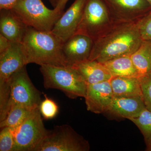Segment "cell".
Listing matches in <instances>:
<instances>
[{"mask_svg":"<svg viewBox=\"0 0 151 151\" xmlns=\"http://www.w3.org/2000/svg\"><path fill=\"white\" fill-rule=\"evenodd\" d=\"M146 108L141 97H114L108 112L130 120L139 116Z\"/></svg>","mask_w":151,"mask_h":151,"instance_id":"cell-15","label":"cell"},{"mask_svg":"<svg viewBox=\"0 0 151 151\" xmlns=\"http://www.w3.org/2000/svg\"><path fill=\"white\" fill-rule=\"evenodd\" d=\"M49 1L51 3L53 7H55L57 3V0H49Z\"/></svg>","mask_w":151,"mask_h":151,"instance_id":"cell-30","label":"cell"},{"mask_svg":"<svg viewBox=\"0 0 151 151\" xmlns=\"http://www.w3.org/2000/svg\"><path fill=\"white\" fill-rule=\"evenodd\" d=\"M11 10L28 27L42 32L51 31L64 12L47 8L41 0H18Z\"/></svg>","mask_w":151,"mask_h":151,"instance_id":"cell-4","label":"cell"},{"mask_svg":"<svg viewBox=\"0 0 151 151\" xmlns=\"http://www.w3.org/2000/svg\"><path fill=\"white\" fill-rule=\"evenodd\" d=\"M22 44L27 65H67L63 54V42L51 31L28 27Z\"/></svg>","mask_w":151,"mask_h":151,"instance_id":"cell-2","label":"cell"},{"mask_svg":"<svg viewBox=\"0 0 151 151\" xmlns=\"http://www.w3.org/2000/svg\"><path fill=\"white\" fill-rule=\"evenodd\" d=\"M11 43L6 38L0 34V53L6 51L9 47Z\"/></svg>","mask_w":151,"mask_h":151,"instance_id":"cell-27","label":"cell"},{"mask_svg":"<svg viewBox=\"0 0 151 151\" xmlns=\"http://www.w3.org/2000/svg\"><path fill=\"white\" fill-rule=\"evenodd\" d=\"M18 0H0V9H11Z\"/></svg>","mask_w":151,"mask_h":151,"instance_id":"cell-26","label":"cell"},{"mask_svg":"<svg viewBox=\"0 0 151 151\" xmlns=\"http://www.w3.org/2000/svg\"><path fill=\"white\" fill-rule=\"evenodd\" d=\"M45 99L42 101L40 105L41 114L44 119L46 120L52 119L57 115L59 107L53 100L44 95Z\"/></svg>","mask_w":151,"mask_h":151,"instance_id":"cell-23","label":"cell"},{"mask_svg":"<svg viewBox=\"0 0 151 151\" xmlns=\"http://www.w3.org/2000/svg\"><path fill=\"white\" fill-rule=\"evenodd\" d=\"M33 109L20 105L13 106L8 111L4 119L0 122V128H16L25 120Z\"/></svg>","mask_w":151,"mask_h":151,"instance_id":"cell-20","label":"cell"},{"mask_svg":"<svg viewBox=\"0 0 151 151\" xmlns=\"http://www.w3.org/2000/svg\"><path fill=\"white\" fill-rule=\"evenodd\" d=\"M40 70L46 89H58L70 99L85 97L87 84L73 66L43 65Z\"/></svg>","mask_w":151,"mask_h":151,"instance_id":"cell-3","label":"cell"},{"mask_svg":"<svg viewBox=\"0 0 151 151\" xmlns=\"http://www.w3.org/2000/svg\"><path fill=\"white\" fill-rule=\"evenodd\" d=\"M131 56L139 77L151 75V40H143L139 48Z\"/></svg>","mask_w":151,"mask_h":151,"instance_id":"cell-18","label":"cell"},{"mask_svg":"<svg viewBox=\"0 0 151 151\" xmlns=\"http://www.w3.org/2000/svg\"><path fill=\"white\" fill-rule=\"evenodd\" d=\"M136 24L142 40H151V10Z\"/></svg>","mask_w":151,"mask_h":151,"instance_id":"cell-25","label":"cell"},{"mask_svg":"<svg viewBox=\"0 0 151 151\" xmlns=\"http://www.w3.org/2000/svg\"><path fill=\"white\" fill-rule=\"evenodd\" d=\"M82 76L87 85L110 80L111 72L102 63L89 60L72 65Z\"/></svg>","mask_w":151,"mask_h":151,"instance_id":"cell-16","label":"cell"},{"mask_svg":"<svg viewBox=\"0 0 151 151\" xmlns=\"http://www.w3.org/2000/svg\"><path fill=\"white\" fill-rule=\"evenodd\" d=\"M28 27L11 9L0 12V34L12 42H22Z\"/></svg>","mask_w":151,"mask_h":151,"instance_id":"cell-14","label":"cell"},{"mask_svg":"<svg viewBox=\"0 0 151 151\" xmlns=\"http://www.w3.org/2000/svg\"><path fill=\"white\" fill-rule=\"evenodd\" d=\"M130 120L140 130L145 142L151 139V111L145 108L139 116Z\"/></svg>","mask_w":151,"mask_h":151,"instance_id":"cell-21","label":"cell"},{"mask_svg":"<svg viewBox=\"0 0 151 151\" xmlns=\"http://www.w3.org/2000/svg\"><path fill=\"white\" fill-rule=\"evenodd\" d=\"M89 143L68 125L57 126L49 131L34 151H87Z\"/></svg>","mask_w":151,"mask_h":151,"instance_id":"cell-8","label":"cell"},{"mask_svg":"<svg viewBox=\"0 0 151 151\" xmlns=\"http://www.w3.org/2000/svg\"><path fill=\"white\" fill-rule=\"evenodd\" d=\"M110 82L114 97L142 98L140 82L138 77L113 76Z\"/></svg>","mask_w":151,"mask_h":151,"instance_id":"cell-17","label":"cell"},{"mask_svg":"<svg viewBox=\"0 0 151 151\" xmlns=\"http://www.w3.org/2000/svg\"><path fill=\"white\" fill-rule=\"evenodd\" d=\"M113 22L103 0H86L76 33L96 40L112 28Z\"/></svg>","mask_w":151,"mask_h":151,"instance_id":"cell-6","label":"cell"},{"mask_svg":"<svg viewBox=\"0 0 151 151\" xmlns=\"http://www.w3.org/2000/svg\"><path fill=\"white\" fill-rule=\"evenodd\" d=\"M142 98L146 108L151 111V75L139 77Z\"/></svg>","mask_w":151,"mask_h":151,"instance_id":"cell-24","label":"cell"},{"mask_svg":"<svg viewBox=\"0 0 151 151\" xmlns=\"http://www.w3.org/2000/svg\"><path fill=\"white\" fill-rule=\"evenodd\" d=\"M16 151H34L48 134L40 107L35 108L19 126L13 128Z\"/></svg>","mask_w":151,"mask_h":151,"instance_id":"cell-9","label":"cell"},{"mask_svg":"<svg viewBox=\"0 0 151 151\" xmlns=\"http://www.w3.org/2000/svg\"><path fill=\"white\" fill-rule=\"evenodd\" d=\"M146 145H147V149L146 150L151 151V139L148 140L146 141Z\"/></svg>","mask_w":151,"mask_h":151,"instance_id":"cell-29","label":"cell"},{"mask_svg":"<svg viewBox=\"0 0 151 151\" xmlns=\"http://www.w3.org/2000/svg\"><path fill=\"white\" fill-rule=\"evenodd\" d=\"M146 1H147L151 6V0H146Z\"/></svg>","mask_w":151,"mask_h":151,"instance_id":"cell-31","label":"cell"},{"mask_svg":"<svg viewBox=\"0 0 151 151\" xmlns=\"http://www.w3.org/2000/svg\"><path fill=\"white\" fill-rule=\"evenodd\" d=\"M86 0H75L55 24L51 32L64 43L76 33Z\"/></svg>","mask_w":151,"mask_h":151,"instance_id":"cell-11","label":"cell"},{"mask_svg":"<svg viewBox=\"0 0 151 151\" xmlns=\"http://www.w3.org/2000/svg\"><path fill=\"white\" fill-rule=\"evenodd\" d=\"M27 65L22 42H12L6 51L0 53V115L8 102L13 76Z\"/></svg>","mask_w":151,"mask_h":151,"instance_id":"cell-5","label":"cell"},{"mask_svg":"<svg viewBox=\"0 0 151 151\" xmlns=\"http://www.w3.org/2000/svg\"><path fill=\"white\" fill-rule=\"evenodd\" d=\"M113 97L110 80L88 84L84 97L87 110L96 114L108 113Z\"/></svg>","mask_w":151,"mask_h":151,"instance_id":"cell-13","label":"cell"},{"mask_svg":"<svg viewBox=\"0 0 151 151\" xmlns=\"http://www.w3.org/2000/svg\"><path fill=\"white\" fill-rule=\"evenodd\" d=\"M142 40L136 24H115L94 41L89 60L104 63L119 57L131 55Z\"/></svg>","mask_w":151,"mask_h":151,"instance_id":"cell-1","label":"cell"},{"mask_svg":"<svg viewBox=\"0 0 151 151\" xmlns=\"http://www.w3.org/2000/svg\"><path fill=\"white\" fill-rule=\"evenodd\" d=\"M68 0H57L56 6L54 9L58 12L63 13L64 12L65 5Z\"/></svg>","mask_w":151,"mask_h":151,"instance_id":"cell-28","label":"cell"},{"mask_svg":"<svg viewBox=\"0 0 151 151\" xmlns=\"http://www.w3.org/2000/svg\"><path fill=\"white\" fill-rule=\"evenodd\" d=\"M94 40L88 36L75 34L63 43L62 52L67 65L72 66L89 60Z\"/></svg>","mask_w":151,"mask_h":151,"instance_id":"cell-12","label":"cell"},{"mask_svg":"<svg viewBox=\"0 0 151 151\" xmlns=\"http://www.w3.org/2000/svg\"><path fill=\"white\" fill-rule=\"evenodd\" d=\"M0 151H16V144L13 128L1 129Z\"/></svg>","mask_w":151,"mask_h":151,"instance_id":"cell-22","label":"cell"},{"mask_svg":"<svg viewBox=\"0 0 151 151\" xmlns=\"http://www.w3.org/2000/svg\"><path fill=\"white\" fill-rule=\"evenodd\" d=\"M102 63L113 76L139 78L137 70L133 63L131 55L119 57Z\"/></svg>","mask_w":151,"mask_h":151,"instance_id":"cell-19","label":"cell"},{"mask_svg":"<svg viewBox=\"0 0 151 151\" xmlns=\"http://www.w3.org/2000/svg\"><path fill=\"white\" fill-rule=\"evenodd\" d=\"M103 1L114 24H136L151 10L146 0Z\"/></svg>","mask_w":151,"mask_h":151,"instance_id":"cell-10","label":"cell"},{"mask_svg":"<svg viewBox=\"0 0 151 151\" xmlns=\"http://www.w3.org/2000/svg\"><path fill=\"white\" fill-rule=\"evenodd\" d=\"M25 66L14 74L11 83L9 97L0 122L5 118L13 106L20 105L33 109L40 107L42 102L40 92L33 84Z\"/></svg>","mask_w":151,"mask_h":151,"instance_id":"cell-7","label":"cell"}]
</instances>
